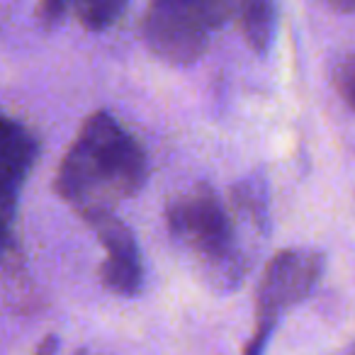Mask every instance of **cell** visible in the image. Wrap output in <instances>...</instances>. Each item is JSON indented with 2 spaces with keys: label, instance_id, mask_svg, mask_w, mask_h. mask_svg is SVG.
Instances as JSON below:
<instances>
[{
  "label": "cell",
  "instance_id": "obj_7",
  "mask_svg": "<svg viewBox=\"0 0 355 355\" xmlns=\"http://www.w3.org/2000/svg\"><path fill=\"white\" fill-rule=\"evenodd\" d=\"M236 20L241 27V35L246 44L251 46L256 54H268L275 37V20H277V8L266 0H256V3H239L236 6Z\"/></svg>",
  "mask_w": 355,
  "mask_h": 355
},
{
  "label": "cell",
  "instance_id": "obj_10",
  "mask_svg": "<svg viewBox=\"0 0 355 355\" xmlns=\"http://www.w3.org/2000/svg\"><path fill=\"white\" fill-rule=\"evenodd\" d=\"M355 61L353 56H345L340 66L336 69V88H338L340 98L348 107H353V95H355Z\"/></svg>",
  "mask_w": 355,
  "mask_h": 355
},
{
  "label": "cell",
  "instance_id": "obj_4",
  "mask_svg": "<svg viewBox=\"0 0 355 355\" xmlns=\"http://www.w3.org/2000/svg\"><path fill=\"white\" fill-rule=\"evenodd\" d=\"M321 275H324V256L319 251L287 248L268 263L258 287L256 334L246 343L243 355H266L268 340L280 316L290 306L304 302L319 285Z\"/></svg>",
  "mask_w": 355,
  "mask_h": 355
},
{
  "label": "cell",
  "instance_id": "obj_13",
  "mask_svg": "<svg viewBox=\"0 0 355 355\" xmlns=\"http://www.w3.org/2000/svg\"><path fill=\"white\" fill-rule=\"evenodd\" d=\"M348 355H350V353H348Z\"/></svg>",
  "mask_w": 355,
  "mask_h": 355
},
{
  "label": "cell",
  "instance_id": "obj_8",
  "mask_svg": "<svg viewBox=\"0 0 355 355\" xmlns=\"http://www.w3.org/2000/svg\"><path fill=\"white\" fill-rule=\"evenodd\" d=\"M232 209L234 214H241L243 219L253 224V229L268 236V188L266 180L258 175L246 178L232 188Z\"/></svg>",
  "mask_w": 355,
  "mask_h": 355
},
{
  "label": "cell",
  "instance_id": "obj_1",
  "mask_svg": "<svg viewBox=\"0 0 355 355\" xmlns=\"http://www.w3.org/2000/svg\"><path fill=\"white\" fill-rule=\"evenodd\" d=\"M141 144L110 112H93L56 173V195L85 222L112 214L146 183Z\"/></svg>",
  "mask_w": 355,
  "mask_h": 355
},
{
  "label": "cell",
  "instance_id": "obj_9",
  "mask_svg": "<svg viewBox=\"0 0 355 355\" xmlns=\"http://www.w3.org/2000/svg\"><path fill=\"white\" fill-rule=\"evenodd\" d=\"M127 10L124 3H112V0H103V3H78L73 6V12L78 22L90 32H103L114 25L122 12Z\"/></svg>",
  "mask_w": 355,
  "mask_h": 355
},
{
  "label": "cell",
  "instance_id": "obj_12",
  "mask_svg": "<svg viewBox=\"0 0 355 355\" xmlns=\"http://www.w3.org/2000/svg\"><path fill=\"white\" fill-rule=\"evenodd\" d=\"M56 353H59V338H56L54 334H49L40 343V348H37L35 355H56Z\"/></svg>",
  "mask_w": 355,
  "mask_h": 355
},
{
  "label": "cell",
  "instance_id": "obj_2",
  "mask_svg": "<svg viewBox=\"0 0 355 355\" xmlns=\"http://www.w3.org/2000/svg\"><path fill=\"white\" fill-rule=\"evenodd\" d=\"M166 224L212 290L232 292L241 285L246 261L236 239V224L207 183H198L173 198L166 209Z\"/></svg>",
  "mask_w": 355,
  "mask_h": 355
},
{
  "label": "cell",
  "instance_id": "obj_5",
  "mask_svg": "<svg viewBox=\"0 0 355 355\" xmlns=\"http://www.w3.org/2000/svg\"><path fill=\"white\" fill-rule=\"evenodd\" d=\"M40 153L37 137L0 110V261L12 251V224H15L20 193L27 183Z\"/></svg>",
  "mask_w": 355,
  "mask_h": 355
},
{
  "label": "cell",
  "instance_id": "obj_3",
  "mask_svg": "<svg viewBox=\"0 0 355 355\" xmlns=\"http://www.w3.org/2000/svg\"><path fill=\"white\" fill-rule=\"evenodd\" d=\"M236 12L234 3H185L158 0L144 17V40L161 61L173 66L195 64L207 51L209 35Z\"/></svg>",
  "mask_w": 355,
  "mask_h": 355
},
{
  "label": "cell",
  "instance_id": "obj_11",
  "mask_svg": "<svg viewBox=\"0 0 355 355\" xmlns=\"http://www.w3.org/2000/svg\"><path fill=\"white\" fill-rule=\"evenodd\" d=\"M66 10H69V6H64V3L46 0V3H42V6L37 8V17L44 22V27H51V25H56V22L64 20Z\"/></svg>",
  "mask_w": 355,
  "mask_h": 355
},
{
  "label": "cell",
  "instance_id": "obj_6",
  "mask_svg": "<svg viewBox=\"0 0 355 355\" xmlns=\"http://www.w3.org/2000/svg\"><path fill=\"white\" fill-rule=\"evenodd\" d=\"M88 224L107 251V258L100 266L103 285L119 297H134L144 285V263L132 229L124 222H119L114 214H105V217H98Z\"/></svg>",
  "mask_w": 355,
  "mask_h": 355
}]
</instances>
